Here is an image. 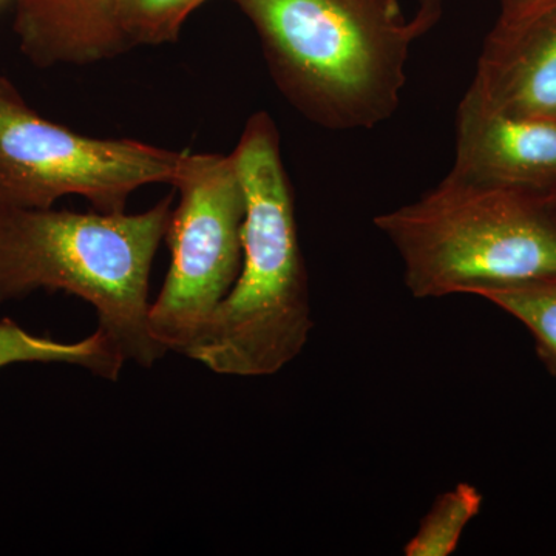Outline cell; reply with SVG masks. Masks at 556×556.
Here are the masks:
<instances>
[{
	"instance_id": "1",
	"label": "cell",
	"mask_w": 556,
	"mask_h": 556,
	"mask_svg": "<svg viewBox=\"0 0 556 556\" xmlns=\"http://www.w3.org/2000/svg\"><path fill=\"white\" fill-rule=\"evenodd\" d=\"M244 193L241 269L185 356L223 376L268 378L302 354L314 328L308 269L280 134L266 112L230 153Z\"/></svg>"
},
{
	"instance_id": "2",
	"label": "cell",
	"mask_w": 556,
	"mask_h": 556,
	"mask_svg": "<svg viewBox=\"0 0 556 556\" xmlns=\"http://www.w3.org/2000/svg\"><path fill=\"white\" fill-rule=\"evenodd\" d=\"M257 33L278 91L328 130L396 113L417 39L399 0H232Z\"/></svg>"
},
{
	"instance_id": "3",
	"label": "cell",
	"mask_w": 556,
	"mask_h": 556,
	"mask_svg": "<svg viewBox=\"0 0 556 556\" xmlns=\"http://www.w3.org/2000/svg\"><path fill=\"white\" fill-rule=\"evenodd\" d=\"M172 204L167 195L134 215L0 207V305L68 292L93 306L127 362L152 367L166 351L150 334V273Z\"/></svg>"
},
{
	"instance_id": "4",
	"label": "cell",
	"mask_w": 556,
	"mask_h": 556,
	"mask_svg": "<svg viewBox=\"0 0 556 556\" xmlns=\"http://www.w3.org/2000/svg\"><path fill=\"white\" fill-rule=\"evenodd\" d=\"M416 299L478 295L556 278L555 189L515 188L450 174L413 203L375 218Z\"/></svg>"
},
{
	"instance_id": "5",
	"label": "cell",
	"mask_w": 556,
	"mask_h": 556,
	"mask_svg": "<svg viewBox=\"0 0 556 556\" xmlns=\"http://www.w3.org/2000/svg\"><path fill=\"white\" fill-rule=\"evenodd\" d=\"M185 153L76 134L39 115L0 76V207L49 208L79 195L101 214H124L142 186H174Z\"/></svg>"
},
{
	"instance_id": "6",
	"label": "cell",
	"mask_w": 556,
	"mask_h": 556,
	"mask_svg": "<svg viewBox=\"0 0 556 556\" xmlns=\"http://www.w3.org/2000/svg\"><path fill=\"white\" fill-rule=\"evenodd\" d=\"M174 188L170 266L150 303L149 329L166 353L185 356L239 278L244 193L230 153L186 152Z\"/></svg>"
},
{
	"instance_id": "7",
	"label": "cell",
	"mask_w": 556,
	"mask_h": 556,
	"mask_svg": "<svg viewBox=\"0 0 556 556\" xmlns=\"http://www.w3.org/2000/svg\"><path fill=\"white\" fill-rule=\"evenodd\" d=\"M450 174L515 188H556V119L510 115L470 90L456 112V148Z\"/></svg>"
},
{
	"instance_id": "8",
	"label": "cell",
	"mask_w": 556,
	"mask_h": 556,
	"mask_svg": "<svg viewBox=\"0 0 556 556\" xmlns=\"http://www.w3.org/2000/svg\"><path fill=\"white\" fill-rule=\"evenodd\" d=\"M468 90L500 112L556 119V5L527 20L496 21Z\"/></svg>"
},
{
	"instance_id": "9",
	"label": "cell",
	"mask_w": 556,
	"mask_h": 556,
	"mask_svg": "<svg viewBox=\"0 0 556 556\" xmlns=\"http://www.w3.org/2000/svg\"><path fill=\"white\" fill-rule=\"evenodd\" d=\"M14 33L36 67L87 65L126 53L110 0H16Z\"/></svg>"
},
{
	"instance_id": "10",
	"label": "cell",
	"mask_w": 556,
	"mask_h": 556,
	"mask_svg": "<svg viewBox=\"0 0 556 556\" xmlns=\"http://www.w3.org/2000/svg\"><path fill=\"white\" fill-rule=\"evenodd\" d=\"M25 362L75 365L98 378L116 380L127 358L115 340L100 327L79 342L65 343L33 336L5 318L0 321V368Z\"/></svg>"
},
{
	"instance_id": "11",
	"label": "cell",
	"mask_w": 556,
	"mask_h": 556,
	"mask_svg": "<svg viewBox=\"0 0 556 556\" xmlns=\"http://www.w3.org/2000/svg\"><path fill=\"white\" fill-rule=\"evenodd\" d=\"M478 298L525 325L544 368L556 379V278L485 289Z\"/></svg>"
},
{
	"instance_id": "12",
	"label": "cell",
	"mask_w": 556,
	"mask_h": 556,
	"mask_svg": "<svg viewBox=\"0 0 556 556\" xmlns=\"http://www.w3.org/2000/svg\"><path fill=\"white\" fill-rule=\"evenodd\" d=\"M482 495L477 486L460 482L434 500L415 535L405 544V556H450L459 546L464 530L478 517Z\"/></svg>"
},
{
	"instance_id": "13",
	"label": "cell",
	"mask_w": 556,
	"mask_h": 556,
	"mask_svg": "<svg viewBox=\"0 0 556 556\" xmlns=\"http://www.w3.org/2000/svg\"><path fill=\"white\" fill-rule=\"evenodd\" d=\"M207 0H110L124 47L175 42L190 14Z\"/></svg>"
},
{
	"instance_id": "14",
	"label": "cell",
	"mask_w": 556,
	"mask_h": 556,
	"mask_svg": "<svg viewBox=\"0 0 556 556\" xmlns=\"http://www.w3.org/2000/svg\"><path fill=\"white\" fill-rule=\"evenodd\" d=\"M501 22H518L556 5V0H497Z\"/></svg>"
},
{
	"instance_id": "15",
	"label": "cell",
	"mask_w": 556,
	"mask_h": 556,
	"mask_svg": "<svg viewBox=\"0 0 556 556\" xmlns=\"http://www.w3.org/2000/svg\"><path fill=\"white\" fill-rule=\"evenodd\" d=\"M416 13L409 21H412L417 38H420L441 20L445 0H416Z\"/></svg>"
},
{
	"instance_id": "16",
	"label": "cell",
	"mask_w": 556,
	"mask_h": 556,
	"mask_svg": "<svg viewBox=\"0 0 556 556\" xmlns=\"http://www.w3.org/2000/svg\"><path fill=\"white\" fill-rule=\"evenodd\" d=\"M555 192H556V188H555Z\"/></svg>"
}]
</instances>
